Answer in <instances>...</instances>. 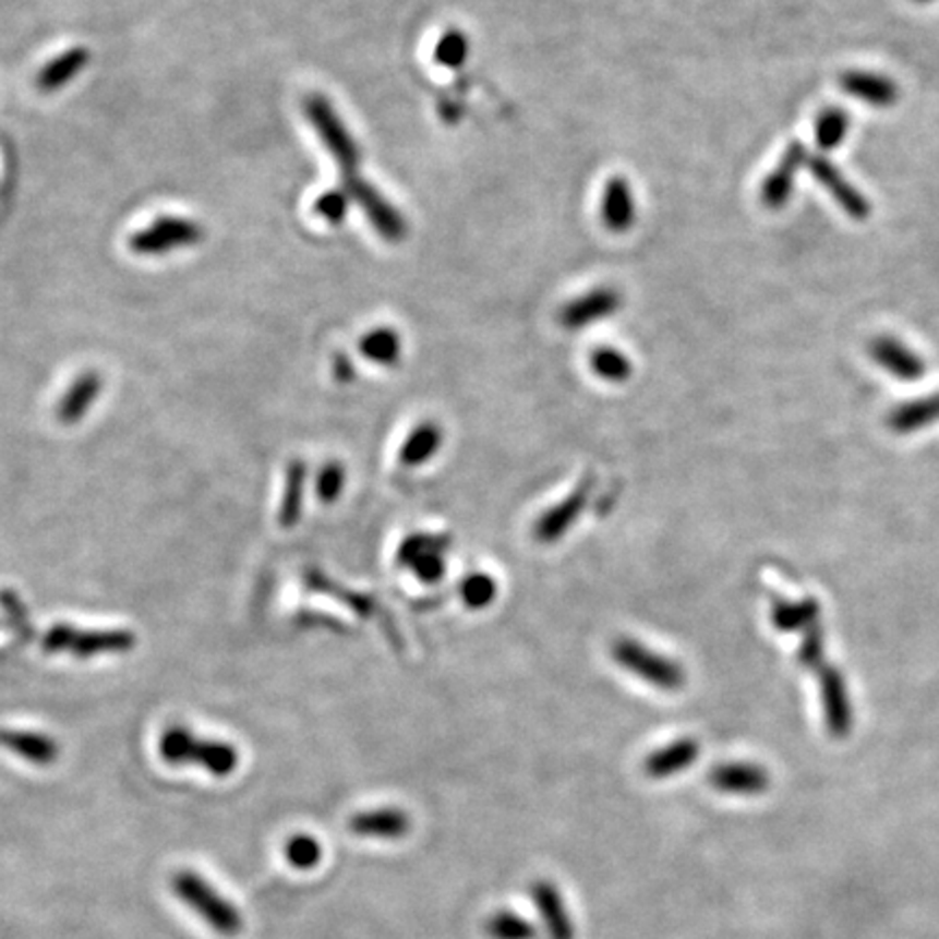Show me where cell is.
Instances as JSON below:
<instances>
[{
    "instance_id": "6da1fadb",
    "label": "cell",
    "mask_w": 939,
    "mask_h": 939,
    "mask_svg": "<svg viewBox=\"0 0 939 939\" xmlns=\"http://www.w3.org/2000/svg\"><path fill=\"white\" fill-rule=\"evenodd\" d=\"M305 116L317 133L324 148L335 159L339 172H341V190L348 194L350 203H357L365 218L370 220L372 229L385 238L387 242H400L407 236V220L402 212H398L374 185L363 181L359 177V148L354 137L350 135L348 127L335 111V107L320 94H312L305 98Z\"/></svg>"
},
{
    "instance_id": "7a4b0ae2",
    "label": "cell",
    "mask_w": 939,
    "mask_h": 939,
    "mask_svg": "<svg viewBox=\"0 0 939 939\" xmlns=\"http://www.w3.org/2000/svg\"><path fill=\"white\" fill-rule=\"evenodd\" d=\"M159 755L170 766L198 763L214 777H229L240 763L233 744L220 739H201L183 724L168 726L159 739Z\"/></svg>"
},
{
    "instance_id": "3957f363",
    "label": "cell",
    "mask_w": 939,
    "mask_h": 939,
    "mask_svg": "<svg viewBox=\"0 0 939 939\" xmlns=\"http://www.w3.org/2000/svg\"><path fill=\"white\" fill-rule=\"evenodd\" d=\"M135 633L129 628L109 630H81L74 625L50 626L41 639L46 654L68 652L76 659H89L96 654H120L135 648Z\"/></svg>"
},
{
    "instance_id": "277c9868",
    "label": "cell",
    "mask_w": 939,
    "mask_h": 939,
    "mask_svg": "<svg viewBox=\"0 0 939 939\" xmlns=\"http://www.w3.org/2000/svg\"><path fill=\"white\" fill-rule=\"evenodd\" d=\"M172 890L216 934L231 938V936H238L242 931L244 923H242L240 912L227 899H222L203 877H198L190 870L177 872L172 879Z\"/></svg>"
},
{
    "instance_id": "5b68a950",
    "label": "cell",
    "mask_w": 939,
    "mask_h": 939,
    "mask_svg": "<svg viewBox=\"0 0 939 939\" xmlns=\"http://www.w3.org/2000/svg\"><path fill=\"white\" fill-rule=\"evenodd\" d=\"M612 657L623 670L657 689L676 691V689H683L685 685L687 676L681 663L650 650L648 646H643L633 637L616 639L612 646Z\"/></svg>"
},
{
    "instance_id": "8992f818",
    "label": "cell",
    "mask_w": 939,
    "mask_h": 939,
    "mask_svg": "<svg viewBox=\"0 0 939 939\" xmlns=\"http://www.w3.org/2000/svg\"><path fill=\"white\" fill-rule=\"evenodd\" d=\"M205 240L201 222L183 216H159L129 238V249L140 257H164L194 249Z\"/></svg>"
},
{
    "instance_id": "52a82bcc",
    "label": "cell",
    "mask_w": 939,
    "mask_h": 939,
    "mask_svg": "<svg viewBox=\"0 0 939 939\" xmlns=\"http://www.w3.org/2000/svg\"><path fill=\"white\" fill-rule=\"evenodd\" d=\"M450 551V540L444 535L418 533L409 535L396 553V562L400 568L413 575L424 586H435L446 575V555Z\"/></svg>"
},
{
    "instance_id": "ba28073f",
    "label": "cell",
    "mask_w": 939,
    "mask_h": 939,
    "mask_svg": "<svg viewBox=\"0 0 939 939\" xmlns=\"http://www.w3.org/2000/svg\"><path fill=\"white\" fill-rule=\"evenodd\" d=\"M594 483H597V479L588 477L586 481H581L577 485V490L573 494H568L564 501H559L551 509H546L533 525V540L538 544H544V546L562 542V538L583 516V511L590 503V496L594 492Z\"/></svg>"
},
{
    "instance_id": "9c48e42d",
    "label": "cell",
    "mask_w": 939,
    "mask_h": 939,
    "mask_svg": "<svg viewBox=\"0 0 939 939\" xmlns=\"http://www.w3.org/2000/svg\"><path fill=\"white\" fill-rule=\"evenodd\" d=\"M807 166L814 174V179L835 198V203L842 207L846 216L853 220H866L872 214V205L868 198L842 174V170L831 164L827 157H809Z\"/></svg>"
},
{
    "instance_id": "30bf717a",
    "label": "cell",
    "mask_w": 939,
    "mask_h": 939,
    "mask_svg": "<svg viewBox=\"0 0 939 939\" xmlns=\"http://www.w3.org/2000/svg\"><path fill=\"white\" fill-rule=\"evenodd\" d=\"M809 153L805 148V144L800 142H792L783 157L779 159V164L774 166V170L763 179L761 183V203L768 209H781L790 203L792 194H794V183H796V174L798 170L807 164Z\"/></svg>"
},
{
    "instance_id": "8fae6325",
    "label": "cell",
    "mask_w": 939,
    "mask_h": 939,
    "mask_svg": "<svg viewBox=\"0 0 939 939\" xmlns=\"http://www.w3.org/2000/svg\"><path fill=\"white\" fill-rule=\"evenodd\" d=\"M621 305H623V297L618 290L597 288V290L586 292L581 299L570 301L559 313V322L568 330H581L590 324H597L605 317H612L614 313L621 310Z\"/></svg>"
},
{
    "instance_id": "7c38bea8",
    "label": "cell",
    "mask_w": 939,
    "mask_h": 939,
    "mask_svg": "<svg viewBox=\"0 0 939 939\" xmlns=\"http://www.w3.org/2000/svg\"><path fill=\"white\" fill-rule=\"evenodd\" d=\"M820 689H822V705H824V718L829 733L833 737H846L853 724V711L848 702L846 683L838 667L820 665Z\"/></svg>"
},
{
    "instance_id": "4fadbf2b",
    "label": "cell",
    "mask_w": 939,
    "mask_h": 939,
    "mask_svg": "<svg viewBox=\"0 0 939 939\" xmlns=\"http://www.w3.org/2000/svg\"><path fill=\"white\" fill-rule=\"evenodd\" d=\"M840 87L844 94L870 105V107H892L901 92L899 85L883 74L877 72H864V70H848L840 76Z\"/></svg>"
},
{
    "instance_id": "5bb4252c",
    "label": "cell",
    "mask_w": 939,
    "mask_h": 939,
    "mask_svg": "<svg viewBox=\"0 0 939 939\" xmlns=\"http://www.w3.org/2000/svg\"><path fill=\"white\" fill-rule=\"evenodd\" d=\"M348 829L359 838L376 840H400L411 831V818L407 811L396 807H381L359 811L348 820Z\"/></svg>"
},
{
    "instance_id": "9a60e30c",
    "label": "cell",
    "mask_w": 939,
    "mask_h": 939,
    "mask_svg": "<svg viewBox=\"0 0 939 939\" xmlns=\"http://www.w3.org/2000/svg\"><path fill=\"white\" fill-rule=\"evenodd\" d=\"M870 354L886 372L901 381H918L927 372L925 359L894 337H877L870 344Z\"/></svg>"
},
{
    "instance_id": "2e32d148",
    "label": "cell",
    "mask_w": 939,
    "mask_h": 939,
    "mask_svg": "<svg viewBox=\"0 0 939 939\" xmlns=\"http://www.w3.org/2000/svg\"><path fill=\"white\" fill-rule=\"evenodd\" d=\"M100 392H103V378L98 372L87 370V372L79 374L70 383V387L63 392V396L59 398V405L55 411L57 420L63 426L79 424L87 416V411L94 407Z\"/></svg>"
},
{
    "instance_id": "e0dca14e",
    "label": "cell",
    "mask_w": 939,
    "mask_h": 939,
    "mask_svg": "<svg viewBox=\"0 0 939 939\" xmlns=\"http://www.w3.org/2000/svg\"><path fill=\"white\" fill-rule=\"evenodd\" d=\"M0 746L35 766H50L59 759L57 739L37 731L0 729Z\"/></svg>"
},
{
    "instance_id": "ac0fdd59",
    "label": "cell",
    "mask_w": 939,
    "mask_h": 939,
    "mask_svg": "<svg viewBox=\"0 0 939 939\" xmlns=\"http://www.w3.org/2000/svg\"><path fill=\"white\" fill-rule=\"evenodd\" d=\"M531 896L533 903L538 907V914L542 916L549 939H575L577 931L575 925L570 920V914L566 910V903L562 899V892L549 883V881H538L531 888Z\"/></svg>"
},
{
    "instance_id": "d6986e66",
    "label": "cell",
    "mask_w": 939,
    "mask_h": 939,
    "mask_svg": "<svg viewBox=\"0 0 939 939\" xmlns=\"http://www.w3.org/2000/svg\"><path fill=\"white\" fill-rule=\"evenodd\" d=\"M89 50L83 46H74L50 59L37 74V87L44 94H52L63 89L68 83H72L87 65H89Z\"/></svg>"
},
{
    "instance_id": "ffe728a7",
    "label": "cell",
    "mask_w": 939,
    "mask_h": 939,
    "mask_svg": "<svg viewBox=\"0 0 939 939\" xmlns=\"http://www.w3.org/2000/svg\"><path fill=\"white\" fill-rule=\"evenodd\" d=\"M601 218L614 233H625L635 222V196L623 177L607 181L601 198Z\"/></svg>"
},
{
    "instance_id": "44dd1931",
    "label": "cell",
    "mask_w": 939,
    "mask_h": 939,
    "mask_svg": "<svg viewBox=\"0 0 939 939\" xmlns=\"http://www.w3.org/2000/svg\"><path fill=\"white\" fill-rule=\"evenodd\" d=\"M698 755H700L698 742L683 737L648 755V759L643 761V770L650 779H667L672 774L687 770L698 759Z\"/></svg>"
},
{
    "instance_id": "7402d4cb",
    "label": "cell",
    "mask_w": 939,
    "mask_h": 939,
    "mask_svg": "<svg viewBox=\"0 0 939 939\" xmlns=\"http://www.w3.org/2000/svg\"><path fill=\"white\" fill-rule=\"evenodd\" d=\"M709 781L726 794H759L768 787V774L750 763H722L709 774Z\"/></svg>"
},
{
    "instance_id": "603a6c76",
    "label": "cell",
    "mask_w": 939,
    "mask_h": 939,
    "mask_svg": "<svg viewBox=\"0 0 939 939\" xmlns=\"http://www.w3.org/2000/svg\"><path fill=\"white\" fill-rule=\"evenodd\" d=\"M444 444V431L437 422H420L400 446V464L405 468H418L429 464Z\"/></svg>"
},
{
    "instance_id": "cb8c5ba5",
    "label": "cell",
    "mask_w": 939,
    "mask_h": 939,
    "mask_svg": "<svg viewBox=\"0 0 939 939\" xmlns=\"http://www.w3.org/2000/svg\"><path fill=\"white\" fill-rule=\"evenodd\" d=\"M888 422H890V429L896 433H912L936 424L939 422V392L896 407L890 413Z\"/></svg>"
},
{
    "instance_id": "d4e9b609",
    "label": "cell",
    "mask_w": 939,
    "mask_h": 939,
    "mask_svg": "<svg viewBox=\"0 0 939 939\" xmlns=\"http://www.w3.org/2000/svg\"><path fill=\"white\" fill-rule=\"evenodd\" d=\"M305 479H308V466L305 461L297 459L288 466L286 474V490L279 507V525L284 529H292L299 525L303 514V498H305Z\"/></svg>"
},
{
    "instance_id": "484cf974",
    "label": "cell",
    "mask_w": 939,
    "mask_h": 939,
    "mask_svg": "<svg viewBox=\"0 0 939 939\" xmlns=\"http://www.w3.org/2000/svg\"><path fill=\"white\" fill-rule=\"evenodd\" d=\"M359 350L376 365H394L402 354V339L394 328L378 326L361 337Z\"/></svg>"
},
{
    "instance_id": "4316f807",
    "label": "cell",
    "mask_w": 939,
    "mask_h": 939,
    "mask_svg": "<svg viewBox=\"0 0 939 939\" xmlns=\"http://www.w3.org/2000/svg\"><path fill=\"white\" fill-rule=\"evenodd\" d=\"M820 616V605L814 599H805V601H779L774 603L772 610V623L783 630V633H794V630H805L807 626L816 625Z\"/></svg>"
},
{
    "instance_id": "83f0119b",
    "label": "cell",
    "mask_w": 939,
    "mask_h": 939,
    "mask_svg": "<svg viewBox=\"0 0 939 939\" xmlns=\"http://www.w3.org/2000/svg\"><path fill=\"white\" fill-rule=\"evenodd\" d=\"M848 129H851V118L844 109H838V107L824 109L814 124V137L818 148L824 153L840 148L848 135Z\"/></svg>"
},
{
    "instance_id": "f1b7e54d",
    "label": "cell",
    "mask_w": 939,
    "mask_h": 939,
    "mask_svg": "<svg viewBox=\"0 0 939 939\" xmlns=\"http://www.w3.org/2000/svg\"><path fill=\"white\" fill-rule=\"evenodd\" d=\"M0 607L4 614V625L22 643H28L35 639V626L31 623L28 607L24 605L22 597L15 590L11 588L0 590Z\"/></svg>"
},
{
    "instance_id": "f546056e",
    "label": "cell",
    "mask_w": 939,
    "mask_h": 939,
    "mask_svg": "<svg viewBox=\"0 0 939 939\" xmlns=\"http://www.w3.org/2000/svg\"><path fill=\"white\" fill-rule=\"evenodd\" d=\"M590 368L607 383H625L633 374L630 359L614 346H599L590 357Z\"/></svg>"
},
{
    "instance_id": "4dcf8cb0",
    "label": "cell",
    "mask_w": 939,
    "mask_h": 939,
    "mask_svg": "<svg viewBox=\"0 0 939 939\" xmlns=\"http://www.w3.org/2000/svg\"><path fill=\"white\" fill-rule=\"evenodd\" d=\"M459 597L468 610L481 612L496 601L498 583L487 573H470L459 586Z\"/></svg>"
},
{
    "instance_id": "1f68e13d",
    "label": "cell",
    "mask_w": 939,
    "mask_h": 939,
    "mask_svg": "<svg viewBox=\"0 0 939 939\" xmlns=\"http://www.w3.org/2000/svg\"><path fill=\"white\" fill-rule=\"evenodd\" d=\"M485 934L492 939L538 938L535 927L529 920H525V918H520V916H516L511 912H501V914L492 916L487 920V925H485Z\"/></svg>"
},
{
    "instance_id": "d6a6232c",
    "label": "cell",
    "mask_w": 939,
    "mask_h": 939,
    "mask_svg": "<svg viewBox=\"0 0 939 939\" xmlns=\"http://www.w3.org/2000/svg\"><path fill=\"white\" fill-rule=\"evenodd\" d=\"M468 37L461 31L450 28L440 37L435 46V59L446 68H459L468 59Z\"/></svg>"
},
{
    "instance_id": "836d02e7",
    "label": "cell",
    "mask_w": 939,
    "mask_h": 939,
    "mask_svg": "<svg viewBox=\"0 0 939 939\" xmlns=\"http://www.w3.org/2000/svg\"><path fill=\"white\" fill-rule=\"evenodd\" d=\"M344 485H346V470H344V466L337 464V461H330V464H326L320 470V474L315 479L317 498L322 503H335L341 496Z\"/></svg>"
},
{
    "instance_id": "e575fe53",
    "label": "cell",
    "mask_w": 939,
    "mask_h": 939,
    "mask_svg": "<svg viewBox=\"0 0 939 939\" xmlns=\"http://www.w3.org/2000/svg\"><path fill=\"white\" fill-rule=\"evenodd\" d=\"M286 857L294 868L310 870L313 866H317L322 857V848L310 835H294L286 846Z\"/></svg>"
},
{
    "instance_id": "d590c367",
    "label": "cell",
    "mask_w": 939,
    "mask_h": 939,
    "mask_svg": "<svg viewBox=\"0 0 939 939\" xmlns=\"http://www.w3.org/2000/svg\"><path fill=\"white\" fill-rule=\"evenodd\" d=\"M350 207V198L348 194L339 188V190H328L324 192L315 203H313V212L324 218L330 225H339Z\"/></svg>"
},
{
    "instance_id": "8d00e7d4",
    "label": "cell",
    "mask_w": 939,
    "mask_h": 939,
    "mask_svg": "<svg viewBox=\"0 0 939 939\" xmlns=\"http://www.w3.org/2000/svg\"><path fill=\"white\" fill-rule=\"evenodd\" d=\"M798 659H800L803 665L814 667V670H818L820 665H824L822 663V659H824V637H822V628H820L818 623L805 628V637H803V643H800V650H798Z\"/></svg>"
},
{
    "instance_id": "74e56055",
    "label": "cell",
    "mask_w": 939,
    "mask_h": 939,
    "mask_svg": "<svg viewBox=\"0 0 939 939\" xmlns=\"http://www.w3.org/2000/svg\"><path fill=\"white\" fill-rule=\"evenodd\" d=\"M916 2H931V0H916Z\"/></svg>"
}]
</instances>
